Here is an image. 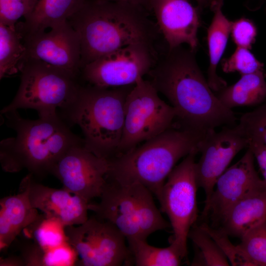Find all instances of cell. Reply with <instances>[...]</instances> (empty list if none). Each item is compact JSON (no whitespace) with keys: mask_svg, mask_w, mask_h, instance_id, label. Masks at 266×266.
Segmentation results:
<instances>
[{"mask_svg":"<svg viewBox=\"0 0 266 266\" xmlns=\"http://www.w3.org/2000/svg\"><path fill=\"white\" fill-rule=\"evenodd\" d=\"M195 53L182 45L168 49L148 73L149 81L174 108L178 128L206 133L218 127L235 126L234 113L210 88Z\"/></svg>","mask_w":266,"mask_h":266,"instance_id":"obj_1","label":"cell"},{"mask_svg":"<svg viewBox=\"0 0 266 266\" xmlns=\"http://www.w3.org/2000/svg\"><path fill=\"white\" fill-rule=\"evenodd\" d=\"M144 9L116 1L86 0L68 20L80 37L82 68L103 55L130 45L152 46L156 26Z\"/></svg>","mask_w":266,"mask_h":266,"instance_id":"obj_2","label":"cell"},{"mask_svg":"<svg viewBox=\"0 0 266 266\" xmlns=\"http://www.w3.org/2000/svg\"><path fill=\"white\" fill-rule=\"evenodd\" d=\"M2 115L6 125L16 132L14 137L0 143V163L5 172L26 169L34 177H44L52 174L69 149L84 144L83 139L73 133L59 115L36 120L24 118L18 111Z\"/></svg>","mask_w":266,"mask_h":266,"instance_id":"obj_3","label":"cell"},{"mask_svg":"<svg viewBox=\"0 0 266 266\" xmlns=\"http://www.w3.org/2000/svg\"><path fill=\"white\" fill-rule=\"evenodd\" d=\"M206 133L173 127L140 146L108 160L106 179L122 184L139 183L158 198L176 163L199 152Z\"/></svg>","mask_w":266,"mask_h":266,"instance_id":"obj_4","label":"cell"},{"mask_svg":"<svg viewBox=\"0 0 266 266\" xmlns=\"http://www.w3.org/2000/svg\"><path fill=\"white\" fill-rule=\"evenodd\" d=\"M134 85L111 88L81 85L77 99L63 113L80 128L84 147L98 157L109 160L117 155L126 98Z\"/></svg>","mask_w":266,"mask_h":266,"instance_id":"obj_5","label":"cell"},{"mask_svg":"<svg viewBox=\"0 0 266 266\" xmlns=\"http://www.w3.org/2000/svg\"><path fill=\"white\" fill-rule=\"evenodd\" d=\"M106 180L100 201L90 202L89 210L112 224L127 240H146L152 233L170 227L146 187L137 183L122 184Z\"/></svg>","mask_w":266,"mask_h":266,"instance_id":"obj_6","label":"cell"},{"mask_svg":"<svg viewBox=\"0 0 266 266\" xmlns=\"http://www.w3.org/2000/svg\"><path fill=\"white\" fill-rule=\"evenodd\" d=\"M17 92L1 114L20 109L36 110L39 117L58 115L68 109L77 98L81 85L77 76L43 61L28 59L21 71Z\"/></svg>","mask_w":266,"mask_h":266,"instance_id":"obj_7","label":"cell"},{"mask_svg":"<svg viewBox=\"0 0 266 266\" xmlns=\"http://www.w3.org/2000/svg\"><path fill=\"white\" fill-rule=\"evenodd\" d=\"M158 94L144 78L131 90L126 98L123 134L116 157L174 127L175 111Z\"/></svg>","mask_w":266,"mask_h":266,"instance_id":"obj_8","label":"cell"},{"mask_svg":"<svg viewBox=\"0 0 266 266\" xmlns=\"http://www.w3.org/2000/svg\"><path fill=\"white\" fill-rule=\"evenodd\" d=\"M195 150L175 166L157 198L161 210L168 216L173 231L170 242L175 244L185 258L188 234L198 217L197 200L199 188L195 172Z\"/></svg>","mask_w":266,"mask_h":266,"instance_id":"obj_9","label":"cell"},{"mask_svg":"<svg viewBox=\"0 0 266 266\" xmlns=\"http://www.w3.org/2000/svg\"><path fill=\"white\" fill-rule=\"evenodd\" d=\"M68 243L77 255L75 265L120 266L133 264L126 237L109 222L96 216L66 227Z\"/></svg>","mask_w":266,"mask_h":266,"instance_id":"obj_10","label":"cell"},{"mask_svg":"<svg viewBox=\"0 0 266 266\" xmlns=\"http://www.w3.org/2000/svg\"><path fill=\"white\" fill-rule=\"evenodd\" d=\"M152 46L135 44L103 55L81 69L89 85L104 88L135 85L154 66Z\"/></svg>","mask_w":266,"mask_h":266,"instance_id":"obj_11","label":"cell"},{"mask_svg":"<svg viewBox=\"0 0 266 266\" xmlns=\"http://www.w3.org/2000/svg\"><path fill=\"white\" fill-rule=\"evenodd\" d=\"M248 145V139L237 125L224 126L218 132L211 130L206 133L199 145L200 158L195 164L198 186L205 195L202 214L207 209L217 180L235 156Z\"/></svg>","mask_w":266,"mask_h":266,"instance_id":"obj_12","label":"cell"},{"mask_svg":"<svg viewBox=\"0 0 266 266\" xmlns=\"http://www.w3.org/2000/svg\"><path fill=\"white\" fill-rule=\"evenodd\" d=\"M108 170V160L81 144L71 147L61 158L52 174L61 181L63 188L91 202L102 194Z\"/></svg>","mask_w":266,"mask_h":266,"instance_id":"obj_13","label":"cell"},{"mask_svg":"<svg viewBox=\"0 0 266 266\" xmlns=\"http://www.w3.org/2000/svg\"><path fill=\"white\" fill-rule=\"evenodd\" d=\"M21 35L28 59L43 61L77 76L81 70L80 37L68 21L49 31Z\"/></svg>","mask_w":266,"mask_h":266,"instance_id":"obj_14","label":"cell"},{"mask_svg":"<svg viewBox=\"0 0 266 266\" xmlns=\"http://www.w3.org/2000/svg\"><path fill=\"white\" fill-rule=\"evenodd\" d=\"M254 159L252 151L247 148L242 157L222 173L203 216L211 213L214 219L221 220L231 207L265 182L255 169Z\"/></svg>","mask_w":266,"mask_h":266,"instance_id":"obj_15","label":"cell"},{"mask_svg":"<svg viewBox=\"0 0 266 266\" xmlns=\"http://www.w3.org/2000/svg\"><path fill=\"white\" fill-rule=\"evenodd\" d=\"M149 7L153 11L168 50L186 44L196 51L200 26L198 7L192 5L188 0H151Z\"/></svg>","mask_w":266,"mask_h":266,"instance_id":"obj_16","label":"cell"},{"mask_svg":"<svg viewBox=\"0 0 266 266\" xmlns=\"http://www.w3.org/2000/svg\"><path fill=\"white\" fill-rule=\"evenodd\" d=\"M28 190L32 206L46 217L55 219L66 227L79 225L88 219L90 202L63 188H50L35 181L28 173L22 182Z\"/></svg>","mask_w":266,"mask_h":266,"instance_id":"obj_17","label":"cell"},{"mask_svg":"<svg viewBox=\"0 0 266 266\" xmlns=\"http://www.w3.org/2000/svg\"><path fill=\"white\" fill-rule=\"evenodd\" d=\"M21 191L0 200V250L7 248L27 227L40 216L30 202L27 187L21 182Z\"/></svg>","mask_w":266,"mask_h":266,"instance_id":"obj_18","label":"cell"},{"mask_svg":"<svg viewBox=\"0 0 266 266\" xmlns=\"http://www.w3.org/2000/svg\"><path fill=\"white\" fill-rule=\"evenodd\" d=\"M266 220V182L231 207L221 220L222 229L230 236L241 238Z\"/></svg>","mask_w":266,"mask_h":266,"instance_id":"obj_19","label":"cell"},{"mask_svg":"<svg viewBox=\"0 0 266 266\" xmlns=\"http://www.w3.org/2000/svg\"><path fill=\"white\" fill-rule=\"evenodd\" d=\"M86 0H37L24 22L16 24L21 34L47 31L68 21Z\"/></svg>","mask_w":266,"mask_h":266,"instance_id":"obj_20","label":"cell"},{"mask_svg":"<svg viewBox=\"0 0 266 266\" xmlns=\"http://www.w3.org/2000/svg\"><path fill=\"white\" fill-rule=\"evenodd\" d=\"M223 0H213L211 2L214 15L207 30L209 66L207 81L215 93L227 86L226 81L217 73V67L227 46L232 24V21L223 13Z\"/></svg>","mask_w":266,"mask_h":266,"instance_id":"obj_21","label":"cell"},{"mask_svg":"<svg viewBox=\"0 0 266 266\" xmlns=\"http://www.w3.org/2000/svg\"><path fill=\"white\" fill-rule=\"evenodd\" d=\"M241 76L234 84L215 93L220 101L230 109L238 106H258L264 102L266 100L264 69Z\"/></svg>","mask_w":266,"mask_h":266,"instance_id":"obj_22","label":"cell"},{"mask_svg":"<svg viewBox=\"0 0 266 266\" xmlns=\"http://www.w3.org/2000/svg\"><path fill=\"white\" fill-rule=\"evenodd\" d=\"M23 37L16 28L0 23V78L21 71L28 60Z\"/></svg>","mask_w":266,"mask_h":266,"instance_id":"obj_23","label":"cell"},{"mask_svg":"<svg viewBox=\"0 0 266 266\" xmlns=\"http://www.w3.org/2000/svg\"><path fill=\"white\" fill-rule=\"evenodd\" d=\"M127 241L133 264L136 266H178L185 258L172 242L168 247L159 248L149 245L146 240L133 238Z\"/></svg>","mask_w":266,"mask_h":266,"instance_id":"obj_24","label":"cell"},{"mask_svg":"<svg viewBox=\"0 0 266 266\" xmlns=\"http://www.w3.org/2000/svg\"><path fill=\"white\" fill-rule=\"evenodd\" d=\"M20 257L26 266H70L77 261L76 253L68 242L54 248L26 243L21 248Z\"/></svg>","mask_w":266,"mask_h":266,"instance_id":"obj_25","label":"cell"},{"mask_svg":"<svg viewBox=\"0 0 266 266\" xmlns=\"http://www.w3.org/2000/svg\"><path fill=\"white\" fill-rule=\"evenodd\" d=\"M188 238L193 242L195 250L191 266L230 265L227 258L214 240L196 224L190 231Z\"/></svg>","mask_w":266,"mask_h":266,"instance_id":"obj_26","label":"cell"},{"mask_svg":"<svg viewBox=\"0 0 266 266\" xmlns=\"http://www.w3.org/2000/svg\"><path fill=\"white\" fill-rule=\"evenodd\" d=\"M65 228L60 222L42 214L23 231L37 245L54 248L68 242Z\"/></svg>","mask_w":266,"mask_h":266,"instance_id":"obj_27","label":"cell"},{"mask_svg":"<svg viewBox=\"0 0 266 266\" xmlns=\"http://www.w3.org/2000/svg\"><path fill=\"white\" fill-rule=\"evenodd\" d=\"M238 244L252 266H266V220L247 232Z\"/></svg>","mask_w":266,"mask_h":266,"instance_id":"obj_28","label":"cell"},{"mask_svg":"<svg viewBox=\"0 0 266 266\" xmlns=\"http://www.w3.org/2000/svg\"><path fill=\"white\" fill-rule=\"evenodd\" d=\"M237 127L249 143L266 146V100L253 110L243 114Z\"/></svg>","mask_w":266,"mask_h":266,"instance_id":"obj_29","label":"cell"},{"mask_svg":"<svg viewBox=\"0 0 266 266\" xmlns=\"http://www.w3.org/2000/svg\"><path fill=\"white\" fill-rule=\"evenodd\" d=\"M264 65L260 62L249 49L237 47L228 58L223 60L222 67L225 73L238 72L241 75L264 70Z\"/></svg>","mask_w":266,"mask_h":266,"instance_id":"obj_30","label":"cell"},{"mask_svg":"<svg viewBox=\"0 0 266 266\" xmlns=\"http://www.w3.org/2000/svg\"><path fill=\"white\" fill-rule=\"evenodd\" d=\"M214 240L227 258L230 264L233 266H252L238 245H233L229 238V235L221 229H213L204 223L199 226Z\"/></svg>","mask_w":266,"mask_h":266,"instance_id":"obj_31","label":"cell"},{"mask_svg":"<svg viewBox=\"0 0 266 266\" xmlns=\"http://www.w3.org/2000/svg\"><path fill=\"white\" fill-rule=\"evenodd\" d=\"M37 0H0V23L15 28L17 21L32 12Z\"/></svg>","mask_w":266,"mask_h":266,"instance_id":"obj_32","label":"cell"},{"mask_svg":"<svg viewBox=\"0 0 266 266\" xmlns=\"http://www.w3.org/2000/svg\"><path fill=\"white\" fill-rule=\"evenodd\" d=\"M231 33L237 47L250 49L256 40L257 29L252 20L242 17L232 21Z\"/></svg>","mask_w":266,"mask_h":266,"instance_id":"obj_33","label":"cell"},{"mask_svg":"<svg viewBox=\"0 0 266 266\" xmlns=\"http://www.w3.org/2000/svg\"><path fill=\"white\" fill-rule=\"evenodd\" d=\"M248 148L252 151L263 177V180L266 182V146L250 142Z\"/></svg>","mask_w":266,"mask_h":266,"instance_id":"obj_34","label":"cell"},{"mask_svg":"<svg viewBox=\"0 0 266 266\" xmlns=\"http://www.w3.org/2000/svg\"><path fill=\"white\" fill-rule=\"evenodd\" d=\"M0 266H25L22 258L20 257L11 256L4 259L0 258Z\"/></svg>","mask_w":266,"mask_h":266,"instance_id":"obj_35","label":"cell"},{"mask_svg":"<svg viewBox=\"0 0 266 266\" xmlns=\"http://www.w3.org/2000/svg\"><path fill=\"white\" fill-rule=\"evenodd\" d=\"M130 4L133 5L145 8L149 7L151 0H103Z\"/></svg>","mask_w":266,"mask_h":266,"instance_id":"obj_36","label":"cell"},{"mask_svg":"<svg viewBox=\"0 0 266 266\" xmlns=\"http://www.w3.org/2000/svg\"><path fill=\"white\" fill-rule=\"evenodd\" d=\"M200 7H204L208 5H210L211 2L213 0H196Z\"/></svg>","mask_w":266,"mask_h":266,"instance_id":"obj_37","label":"cell"}]
</instances>
